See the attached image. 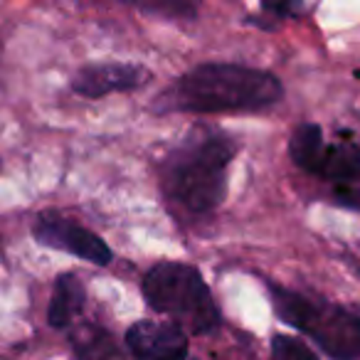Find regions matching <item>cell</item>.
Segmentation results:
<instances>
[{
	"label": "cell",
	"instance_id": "cell-1",
	"mask_svg": "<svg viewBox=\"0 0 360 360\" xmlns=\"http://www.w3.org/2000/svg\"><path fill=\"white\" fill-rule=\"evenodd\" d=\"M240 143L230 134L207 124H195L158 168V186L165 202L180 215H212L225 202L230 165Z\"/></svg>",
	"mask_w": 360,
	"mask_h": 360
},
{
	"label": "cell",
	"instance_id": "cell-2",
	"mask_svg": "<svg viewBox=\"0 0 360 360\" xmlns=\"http://www.w3.org/2000/svg\"><path fill=\"white\" fill-rule=\"evenodd\" d=\"M284 99L279 77L237 62H202L178 75L153 99L155 114L264 111Z\"/></svg>",
	"mask_w": 360,
	"mask_h": 360
},
{
	"label": "cell",
	"instance_id": "cell-3",
	"mask_svg": "<svg viewBox=\"0 0 360 360\" xmlns=\"http://www.w3.org/2000/svg\"><path fill=\"white\" fill-rule=\"evenodd\" d=\"M264 284L281 323L304 333L330 360H360V306L335 304L269 279Z\"/></svg>",
	"mask_w": 360,
	"mask_h": 360
},
{
	"label": "cell",
	"instance_id": "cell-4",
	"mask_svg": "<svg viewBox=\"0 0 360 360\" xmlns=\"http://www.w3.org/2000/svg\"><path fill=\"white\" fill-rule=\"evenodd\" d=\"M141 294L150 311L183 333L207 335L222 326V316L200 269L188 262H155L141 279Z\"/></svg>",
	"mask_w": 360,
	"mask_h": 360
},
{
	"label": "cell",
	"instance_id": "cell-5",
	"mask_svg": "<svg viewBox=\"0 0 360 360\" xmlns=\"http://www.w3.org/2000/svg\"><path fill=\"white\" fill-rule=\"evenodd\" d=\"M286 150L296 168L328 186L333 205L360 212V141L350 131H338V139L328 141L319 124L304 121Z\"/></svg>",
	"mask_w": 360,
	"mask_h": 360
},
{
	"label": "cell",
	"instance_id": "cell-6",
	"mask_svg": "<svg viewBox=\"0 0 360 360\" xmlns=\"http://www.w3.org/2000/svg\"><path fill=\"white\" fill-rule=\"evenodd\" d=\"M32 240L47 250L67 252V255L84 259L89 264L106 266L114 259L111 247L101 240L89 227L79 225L72 217L62 215L57 210H42L32 222Z\"/></svg>",
	"mask_w": 360,
	"mask_h": 360
},
{
	"label": "cell",
	"instance_id": "cell-7",
	"mask_svg": "<svg viewBox=\"0 0 360 360\" xmlns=\"http://www.w3.org/2000/svg\"><path fill=\"white\" fill-rule=\"evenodd\" d=\"M126 350L136 360H195L191 338L165 319H143L126 328Z\"/></svg>",
	"mask_w": 360,
	"mask_h": 360
},
{
	"label": "cell",
	"instance_id": "cell-8",
	"mask_svg": "<svg viewBox=\"0 0 360 360\" xmlns=\"http://www.w3.org/2000/svg\"><path fill=\"white\" fill-rule=\"evenodd\" d=\"M150 79V72L134 62H91L75 72L70 89L84 99H104L109 94L136 91Z\"/></svg>",
	"mask_w": 360,
	"mask_h": 360
},
{
	"label": "cell",
	"instance_id": "cell-9",
	"mask_svg": "<svg viewBox=\"0 0 360 360\" xmlns=\"http://www.w3.org/2000/svg\"><path fill=\"white\" fill-rule=\"evenodd\" d=\"M86 306V289L75 271H65L55 279L52 299L47 306V323L57 330H70L79 321Z\"/></svg>",
	"mask_w": 360,
	"mask_h": 360
},
{
	"label": "cell",
	"instance_id": "cell-10",
	"mask_svg": "<svg viewBox=\"0 0 360 360\" xmlns=\"http://www.w3.org/2000/svg\"><path fill=\"white\" fill-rule=\"evenodd\" d=\"M67 340L75 360H126V353L116 343L114 333L91 321L72 326L67 330Z\"/></svg>",
	"mask_w": 360,
	"mask_h": 360
},
{
	"label": "cell",
	"instance_id": "cell-11",
	"mask_svg": "<svg viewBox=\"0 0 360 360\" xmlns=\"http://www.w3.org/2000/svg\"><path fill=\"white\" fill-rule=\"evenodd\" d=\"M314 11V6H306L301 0H284V3H262L259 15H247L245 22L257 30H276L284 20H301L306 13Z\"/></svg>",
	"mask_w": 360,
	"mask_h": 360
},
{
	"label": "cell",
	"instance_id": "cell-12",
	"mask_svg": "<svg viewBox=\"0 0 360 360\" xmlns=\"http://www.w3.org/2000/svg\"><path fill=\"white\" fill-rule=\"evenodd\" d=\"M136 11L146 13V15L163 18V20H186L193 22L198 18L200 8L188 0H153V3H136Z\"/></svg>",
	"mask_w": 360,
	"mask_h": 360
},
{
	"label": "cell",
	"instance_id": "cell-13",
	"mask_svg": "<svg viewBox=\"0 0 360 360\" xmlns=\"http://www.w3.org/2000/svg\"><path fill=\"white\" fill-rule=\"evenodd\" d=\"M269 360H321V358L314 353V348L309 343H304L296 335L274 333L271 335Z\"/></svg>",
	"mask_w": 360,
	"mask_h": 360
},
{
	"label": "cell",
	"instance_id": "cell-14",
	"mask_svg": "<svg viewBox=\"0 0 360 360\" xmlns=\"http://www.w3.org/2000/svg\"><path fill=\"white\" fill-rule=\"evenodd\" d=\"M358 271H360V264H358Z\"/></svg>",
	"mask_w": 360,
	"mask_h": 360
}]
</instances>
